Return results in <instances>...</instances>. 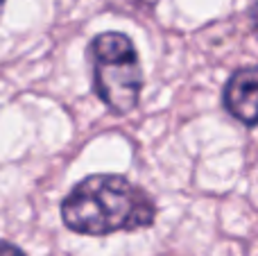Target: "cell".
Returning a JSON list of instances; mask_svg holds the SVG:
<instances>
[{
	"label": "cell",
	"mask_w": 258,
	"mask_h": 256,
	"mask_svg": "<svg viewBox=\"0 0 258 256\" xmlns=\"http://www.w3.org/2000/svg\"><path fill=\"white\" fill-rule=\"evenodd\" d=\"M61 220L82 236L136 231L156 220L154 200L122 175H91L61 202Z\"/></svg>",
	"instance_id": "cell-1"
},
{
	"label": "cell",
	"mask_w": 258,
	"mask_h": 256,
	"mask_svg": "<svg viewBox=\"0 0 258 256\" xmlns=\"http://www.w3.org/2000/svg\"><path fill=\"white\" fill-rule=\"evenodd\" d=\"M5 3H7V0H0V16H3V9H5Z\"/></svg>",
	"instance_id": "cell-7"
},
{
	"label": "cell",
	"mask_w": 258,
	"mask_h": 256,
	"mask_svg": "<svg viewBox=\"0 0 258 256\" xmlns=\"http://www.w3.org/2000/svg\"><path fill=\"white\" fill-rule=\"evenodd\" d=\"M222 104L229 116L242 125H258V63L233 71L222 91Z\"/></svg>",
	"instance_id": "cell-3"
},
{
	"label": "cell",
	"mask_w": 258,
	"mask_h": 256,
	"mask_svg": "<svg viewBox=\"0 0 258 256\" xmlns=\"http://www.w3.org/2000/svg\"><path fill=\"white\" fill-rule=\"evenodd\" d=\"M249 23H251V30L258 36V0H251L249 5Z\"/></svg>",
	"instance_id": "cell-5"
},
{
	"label": "cell",
	"mask_w": 258,
	"mask_h": 256,
	"mask_svg": "<svg viewBox=\"0 0 258 256\" xmlns=\"http://www.w3.org/2000/svg\"><path fill=\"white\" fill-rule=\"evenodd\" d=\"M0 256H27L21 247L7 243V240H0Z\"/></svg>",
	"instance_id": "cell-4"
},
{
	"label": "cell",
	"mask_w": 258,
	"mask_h": 256,
	"mask_svg": "<svg viewBox=\"0 0 258 256\" xmlns=\"http://www.w3.org/2000/svg\"><path fill=\"white\" fill-rule=\"evenodd\" d=\"M93 91L109 111L125 116L138 107L143 68L134 41L122 32H102L89 43Z\"/></svg>",
	"instance_id": "cell-2"
},
{
	"label": "cell",
	"mask_w": 258,
	"mask_h": 256,
	"mask_svg": "<svg viewBox=\"0 0 258 256\" xmlns=\"http://www.w3.org/2000/svg\"><path fill=\"white\" fill-rule=\"evenodd\" d=\"M127 3L134 5V7H138V9H154L159 0H127Z\"/></svg>",
	"instance_id": "cell-6"
}]
</instances>
